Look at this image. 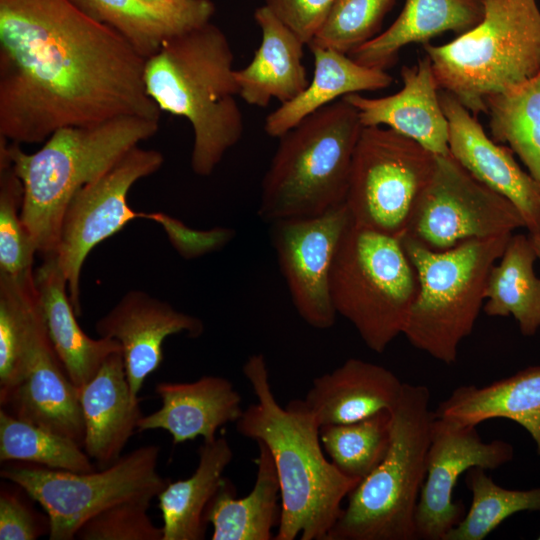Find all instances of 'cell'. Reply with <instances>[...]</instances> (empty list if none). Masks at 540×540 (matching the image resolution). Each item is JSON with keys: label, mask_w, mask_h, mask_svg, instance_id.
I'll use <instances>...</instances> for the list:
<instances>
[{"label": "cell", "mask_w": 540, "mask_h": 540, "mask_svg": "<svg viewBox=\"0 0 540 540\" xmlns=\"http://www.w3.org/2000/svg\"><path fill=\"white\" fill-rule=\"evenodd\" d=\"M0 460L71 472L94 471L91 458L74 440L22 421L0 409Z\"/></svg>", "instance_id": "cell-34"}, {"label": "cell", "mask_w": 540, "mask_h": 540, "mask_svg": "<svg viewBox=\"0 0 540 540\" xmlns=\"http://www.w3.org/2000/svg\"><path fill=\"white\" fill-rule=\"evenodd\" d=\"M395 1L335 0L310 44L349 54L377 35Z\"/></svg>", "instance_id": "cell-38"}, {"label": "cell", "mask_w": 540, "mask_h": 540, "mask_svg": "<svg viewBox=\"0 0 540 540\" xmlns=\"http://www.w3.org/2000/svg\"><path fill=\"white\" fill-rule=\"evenodd\" d=\"M537 539H538V540H540V535L538 536V538H537Z\"/></svg>", "instance_id": "cell-45"}, {"label": "cell", "mask_w": 540, "mask_h": 540, "mask_svg": "<svg viewBox=\"0 0 540 540\" xmlns=\"http://www.w3.org/2000/svg\"><path fill=\"white\" fill-rule=\"evenodd\" d=\"M172 1H182V0H172Z\"/></svg>", "instance_id": "cell-46"}, {"label": "cell", "mask_w": 540, "mask_h": 540, "mask_svg": "<svg viewBox=\"0 0 540 540\" xmlns=\"http://www.w3.org/2000/svg\"><path fill=\"white\" fill-rule=\"evenodd\" d=\"M257 402L236 421L239 434L268 448L280 485L281 516L275 540H326L344 498L359 483L325 457L320 426L304 399L284 408L276 401L262 354L243 366Z\"/></svg>", "instance_id": "cell-2"}, {"label": "cell", "mask_w": 540, "mask_h": 540, "mask_svg": "<svg viewBox=\"0 0 540 540\" xmlns=\"http://www.w3.org/2000/svg\"><path fill=\"white\" fill-rule=\"evenodd\" d=\"M418 292L416 270L400 238L351 222L335 254L330 294L365 345L383 353L403 333Z\"/></svg>", "instance_id": "cell-9"}, {"label": "cell", "mask_w": 540, "mask_h": 540, "mask_svg": "<svg viewBox=\"0 0 540 540\" xmlns=\"http://www.w3.org/2000/svg\"><path fill=\"white\" fill-rule=\"evenodd\" d=\"M529 238L536 253L537 259L540 261V232L529 233Z\"/></svg>", "instance_id": "cell-44"}, {"label": "cell", "mask_w": 540, "mask_h": 540, "mask_svg": "<svg viewBox=\"0 0 540 540\" xmlns=\"http://www.w3.org/2000/svg\"><path fill=\"white\" fill-rule=\"evenodd\" d=\"M254 19L261 31V42L251 61L235 69L239 97L261 108L273 99L284 104L309 84L303 64L305 44L265 5L255 10Z\"/></svg>", "instance_id": "cell-24"}, {"label": "cell", "mask_w": 540, "mask_h": 540, "mask_svg": "<svg viewBox=\"0 0 540 540\" xmlns=\"http://www.w3.org/2000/svg\"><path fill=\"white\" fill-rule=\"evenodd\" d=\"M466 473V484L472 493L471 507L444 540H482L509 516L540 511V487L507 489L496 484L480 467L470 468Z\"/></svg>", "instance_id": "cell-36"}, {"label": "cell", "mask_w": 540, "mask_h": 540, "mask_svg": "<svg viewBox=\"0 0 540 540\" xmlns=\"http://www.w3.org/2000/svg\"><path fill=\"white\" fill-rule=\"evenodd\" d=\"M391 412L380 411L365 419L320 427L324 451L337 469L361 481L384 459L391 440Z\"/></svg>", "instance_id": "cell-35"}, {"label": "cell", "mask_w": 540, "mask_h": 540, "mask_svg": "<svg viewBox=\"0 0 540 540\" xmlns=\"http://www.w3.org/2000/svg\"><path fill=\"white\" fill-rule=\"evenodd\" d=\"M198 456L197 468L190 477L169 481L157 496L163 540L205 538V510L224 479L233 451L225 437H216L203 441Z\"/></svg>", "instance_id": "cell-30"}, {"label": "cell", "mask_w": 540, "mask_h": 540, "mask_svg": "<svg viewBox=\"0 0 540 540\" xmlns=\"http://www.w3.org/2000/svg\"><path fill=\"white\" fill-rule=\"evenodd\" d=\"M523 227L524 219L512 202L447 154L435 155L433 171L404 235L431 250L444 251L467 240L513 234Z\"/></svg>", "instance_id": "cell-12"}, {"label": "cell", "mask_w": 540, "mask_h": 540, "mask_svg": "<svg viewBox=\"0 0 540 540\" xmlns=\"http://www.w3.org/2000/svg\"><path fill=\"white\" fill-rule=\"evenodd\" d=\"M70 1L90 18L118 32L144 58L169 38L209 22L215 12L212 0H187L167 9L140 0Z\"/></svg>", "instance_id": "cell-28"}, {"label": "cell", "mask_w": 540, "mask_h": 540, "mask_svg": "<svg viewBox=\"0 0 540 540\" xmlns=\"http://www.w3.org/2000/svg\"><path fill=\"white\" fill-rule=\"evenodd\" d=\"M233 62L227 36L210 21L169 38L145 59L148 96L192 126L190 164L198 176L211 175L243 135Z\"/></svg>", "instance_id": "cell-3"}, {"label": "cell", "mask_w": 540, "mask_h": 540, "mask_svg": "<svg viewBox=\"0 0 540 540\" xmlns=\"http://www.w3.org/2000/svg\"><path fill=\"white\" fill-rule=\"evenodd\" d=\"M255 459L257 474L253 489L242 498L224 477L205 510V521L213 526V540H271L281 516L280 485L272 456L263 442Z\"/></svg>", "instance_id": "cell-29"}, {"label": "cell", "mask_w": 540, "mask_h": 540, "mask_svg": "<svg viewBox=\"0 0 540 540\" xmlns=\"http://www.w3.org/2000/svg\"><path fill=\"white\" fill-rule=\"evenodd\" d=\"M163 162L161 152L138 145L71 200L63 218L56 257L77 316L81 314L80 275L88 254L129 221L143 216L130 208L128 192L138 180L158 171Z\"/></svg>", "instance_id": "cell-13"}, {"label": "cell", "mask_w": 540, "mask_h": 540, "mask_svg": "<svg viewBox=\"0 0 540 540\" xmlns=\"http://www.w3.org/2000/svg\"><path fill=\"white\" fill-rule=\"evenodd\" d=\"M140 1H142L143 3H145V4H147V5L153 6V7L167 9V8H174V7L180 6L181 4H183L184 2H186L187 0H182V1H172V0H140Z\"/></svg>", "instance_id": "cell-43"}, {"label": "cell", "mask_w": 540, "mask_h": 540, "mask_svg": "<svg viewBox=\"0 0 540 540\" xmlns=\"http://www.w3.org/2000/svg\"><path fill=\"white\" fill-rule=\"evenodd\" d=\"M511 236L471 239L444 251L400 238L418 277L402 333L413 347L445 364L456 362L460 343L483 310L489 272Z\"/></svg>", "instance_id": "cell-8"}, {"label": "cell", "mask_w": 540, "mask_h": 540, "mask_svg": "<svg viewBox=\"0 0 540 540\" xmlns=\"http://www.w3.org/2000/svg\"><path fill=\"white\" fill-rule=\"evenodd\" d=\"M158 129L159 120L139 116L63 127L34 153L0 138L23 184L21 216L38 254L56 255L65 212L78 191L103 176Z\"/></svg>", "instance_id": "cell-4"}, {"label": "cell", "mask_w": 540, "mask_h": 540, "mask_svg": "<svg viewBox=\"0 0 540 540\" xmlns=\"http://www.w3.org/2000/svg\"><path fill=\"white\" fill-rule=\"evenodd\" d=\"M95 330L100 337L120 343L131 393L139 398L145 379L163 361L165 339L179 333L196 338L203 333L204 324L166 301L131 290L96 322Z\"/></svg>", "instance_id": "cell-16"}, {"label": "cell", "mask_w": 540, "mask_h": 540, "mask_svg": "<svg viewBox=\"0 0 540 540\" xmlns=\"http://www.w3.org/2000/svg\"><path fill=\"white\" fill-rule=\"evenodd\" d=\"M34 283L49 338L70 380L80 391L109 355L122 351L121 345L114 339H93L81 329L56 255L43 257L34 270Z\"/></svg>", "instance_id": "cell-23"}, {"label": "cell", "mask_w": 540, "mask_h": 540, "mask_svg": "<svg viewBox=\"0 0 540 540\" xmlns=\"http://www.w3.org/2000/svg\"><path fill=\"white\" fill-rule=\"evenodd\" d=\"M351 222L344 203L317 216L271 223L272 245L292 303L313 328L328 329L335 324L330 274Z\"/></svg>", "instance_id": "cell-14"}, {"label": "cell", "mask_w": 540, "mask_h": 540, "mask_svg": "<svg viewBox=\"0 0 540 540\" xmlns=\"http://www.w3.org/2000/svg\"><path fill=\"white\" fill-rule=\"evenodd\" d=\"M402 88L371 98L361 93L344 96L357 110L364 127L385 126L435 155L449 154V125L440 101V88L427 55L400 71Z\"/></svg>", "instance_id": "cell-18"}, {"label": "cell", "mask_w": 540, "mask_h": 540, "mask_svg": "<svg viewBox=\"0 0 540 540\" xmlns=\"http://www.w3.org/2000/svg\"><path fill=\"white\" fill-rule=\"evenodd\" d=\"M0 489V540H36L50 533V519L28 502L30 495L11 482Z\"/></svg>", "instance_id": "cell-40"}, {"label": "cell", "mask_w": 540, "mask_h": 540, "mask_svg": "<svg viewBox=\"0 0 540 540\" xmlns=\"http://www.w3.org/2000/svg\"><path fill=\"white\" fill-rule=\"evenodd\" d=\"M437 418L476 426L494 418L521 425L540 456V366H531L485 386L462 385L434 411Z\"/></svg>", "instance_id": "cell-26"}, {"label": "cell", "mask_w": 540, "mask_h": 540, "mask_svg": "<svg viewBox=\"0 0 540 540\" xmlns=\"http://www.w3.org/2000/svg\"><path fill=\"white\" fill-rule=\"evenodd\" d=\"M404 383L389 369L349 358L313 380L304 398L320 427L347 424L392 411Z\"/></svg>", "instance_id": "cell-22"}, {"label": "cell", "mask_w": 540, "mask_h": 540, "mask_svg": "<svg viewBox=\"0 0 540 540\" xmlns=\"http://www.w3.org/2000/svg\"><path fill=\"white\" fill-rule=\"evenodd\" d=\"M24 189L0 145V273L19 277L33 271L36 247L21 216Z\"/></svg>", "instance_id": "cell-37"}, {"label": "cell", "mask_w": 540, "mask_h": 540, "mask_svg": "<svg viewBox=\"0 0 540 540\" xmlns=\"http://www.w3.org/2000/svg\"><path fill=\"white\" fill-rule=\"evenodd\" d=\"M429 401L426 386L404 383L391 411L388 451L348 494L326 540H416L415 512L434 419Z\"/></svg>", "instance_id": "cell-6"}, {"label": "cell", "mask_w": 540, "mask_h": 540, "mask_svg": "<svg viewBox=\"0 0 540 540\" xmlns=\"http://www.w3.org/2000/svg\"><path fill=\"white\" fill-rule=\"evenodd\" d=\"M512 458L510 443L499 439L484 442L476 426L459 425L434 415L426 477L415 512L416 539L444 540L461 521L464 508L453 500L461 474L473 467L496 469Z\"/></svg>", "instance_id": "cell-15"}, {"label": "cell", "mask_w": 540, "mask_h": 540, "mask_svg": "<svg viewBox=\"0 0 540 540\" xmlns=\"http://www.w3.org/2000/svg\"><path fill=\"white\" fill-rule=\"evenodd\" d=\"M314 71L307 87L294 99L267 115L264 130L278 138L317 110L353 93L388 88L394 78L386 71L364 66L348 54L308 45Z\"/></svg>", "instance_id": "cell-27"}, {"label": "cell", "mask_w": 540, "mask_h": 540, "mask_svg": "<svg viewBox=\"0 0 540 540\" xmlns=\"http://www.w3.org/2000/svg\"><path fill=\"white\" fill-rule=\"evenodd\" d=\"M483 15L482 0H405L386 30L348 55L364 66L386 70L405 46L429 43L448 31L460 35L475 27Z\"/></svg>", "instance_id": "cell-25"}, {"label": "cell", "mask_w": 540, "mask_h": 540, "mask_svg": "<svg viewBox=\"0 0 540 540\" xmlns=\"http://www.w3.org/2000/svg\"><path fill=\"white\" fill-rule=\"evenodd\" d=\"M160 447L145 445L100 471L71 472L22 463L1 470V477L25 489L50 519V540L75 539L89 518L115 504L152 501L170 481L158 472Z\"/></svg>", "instance_id": "cell-10"}, {"label": "cell", "mask_w": 540, "mask_h": 540, "mask_svg": "<svg viewBox=\"0 0 540 540\" xmlns=\"http://www.w3.org/2000/svg\"><path fill=\"white\" fill-rule=\"evenodd\" d=\"M484 15L472 29L442 45L423 44L440 90L473 115L485 99L540 72V9L536 0H482Z\"/></svg>", "instance_id": "cell-7"}, {"label": "cell", "mask_w": 540, "mask_h": 540, "mask_svg": "<svg viewBox=\"0 0 540 540\" xmlns=\"http://www.w3.org/2000/svg\"><path fill=\"white\" fill-rule=\"evenodd\" d=\"M492 139L508 144L540 188V72L485 99Z\"/></svg>", "instance_id": "cell-33"}, {"label": "cell", "mask_w": 540, "mask_h": 540, "mask_svg": "<svg viewBox=\"0 0 540 540\" xmlns=\"http://www.w3.org/2000/svg\"><path fill=\"white\" fill-rule=\"evenodd\" d=\"M363 127L356 108L343 97L278 137L262 179L258 215L271 224L344 204Z\"/></svg>", "instance_id": "cell-5"}, {"label": "cell", "mask_w": 540, "mask_h": 540, "mask_svg": "<svg viewBox=\"0 0 540 540\" xmlns=\"http://www.w3.org/2000/svg\"><path fill=\"white\" fill-rule=\"evenodd\" d=\"M1 408L83 447L85 425L79 391L52 345L45 320L36 333L27 376Z\"/></svg>", "instance_id": "cell-19"}, {"label": "cell", "mask_w": 540, "mask_h": 540, "mask_svg": "<svg viewBox=\"0 0 540 540\" xmlns=\"http://www.w3.org/2000/svg\"><path fill=\"white\" fill-rule=\"evenodd\" d=\"M529 235L512 234L492 266L485 288L483 311L491 317L513 316L524 336L540 330V278Z\"/></svg>", "instance_id": "cell-32"}, {"label": "cell", "mask_w": 540, "mask_h": 540, "mask_svg": "<svg viewBox=\"0 0 540 540\" xmlns=\"http://www.w3.org/2000/svg\"><path fill=\"white\" fill-rule=\"evenodd\" d=\"M163 224L178 252L193 258L225 246L235 236V231L229 228H214L207 231L193 230L181 222L163 216Z\"/></svg>", "instance_id": "cell-42"}, {"label": "cell", "mask_w": 540, "mask_h": 540, "mask_svg": "<svg viewBox=\"0 0 540 540\" xmlns=\"http://www.w3.org/2000/svg\"><path fill=\"white\" fill-rule=\"evenodd\" d=\"M335 0H265V6L305 45L323 26Z\"/></svg>", "instance_id": "cell-41"}, {"label": "cell", "mask_w": 540, "mask_h": 540, "mask_svg": "<svg viewBox=\"0 0 540 540\" xmlns=\"http://www.w3.org/2000/svg\"><path fill=\"white\" fill-rule=\"evenodd\" d=\"M145 59L70 0H0V138L34 144L63 127L159 120Z\"/></svg>", "instance_id": "cell-1"}, {"label": "cell", "mask_w": 540, "mask_h": 540, "mask_svg": "<svg viewBox=\"0 0 540 540\" xmlns=\"http://www.w3.org/2000/svg\"><path fill=\"white\" fill-rule=\"evenodd\" d=\"M85 436L83 449L101 469L116 462L144 415L133 397L122 351L109 355L79 391Z\"/></svg>", "instance_id": "cell-21"}, {"label": "cell", "mask_w": 540, "mask_h": 540, "mask_svg": "<svg viewBox=\"0 0 540 540\" xmlns=\"http://www.w3.org/2000/svg\"><path fill=\"white\" fill-rule=\"evenodd\" d=\"M449 125V154L474 178L507 198L529 233L540 232V188L518 165L513 151L490 139L477 117L454 95L440 90Z\"/></svg>", "instance_id": "cell-17"}, {"label": "cell", "mask_w": 540, "mask_h": 540, "mask_svg": "<svg viewBox=\"0 0 540 540\" xmlns=\"http://www.w3.org/2000/svg\"><path fill=\"white\" fill-rule=\"evenodd\" d=\"M44 322L34 270L19 277L0 273V404L23 382L36 333Z\"/></svg>", "instance_id": "cell-31"}, {"label": "cell", "mask_w": 540, "mask_h": 540, "mask_svg": "<svg viewBox=\"0 0 540 540\" xmlns=\"http://www.w3.org/2000/svg\"><path fill=\"white\" fill-rule=\"evenodd\" d=\"M155 392L161 407L143 415L137 432L163 429L174 444L202 437L216 438L217 430L241 417V396L231 381L221 376L206 375L193 382H159Z\"/></svg>", "instance_id": "cell-20"}, {"label": "cell", "mask_w": 540, "mask_h": 540, "mask_svg": "<svg viewBox=\"0 0 540 540\" xmlns=\"http://www.w3.org/2000/svg\"><path fill=\"white\" fill-rule=\"evenodd\" d=\"M435 154L382 126L363 127L345 204L358 226L401 238L429 180Z\"/></svg>", "instance_id": "cell-11"}, {"label": "cell", "mask_w": 540, "mask_h": 540, "mask_svg": "<svg viewBox=\"0 0 540 540\" xmlns=\"http://www.w3.org/2000/svg\"><path fill=\"white\" fill-rule=\"evenodd\" d=\"M151 501L131 500L115 504L89 518L76 533L80 540H163L147 511Z\"/></svg>", "instance_id": "cell-39"}]
</instances>
